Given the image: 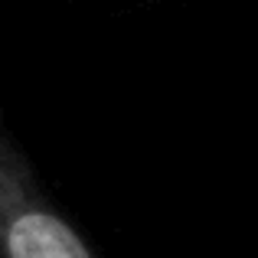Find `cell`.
I'll use <instances>...</instances> for the list:
<instances>
[{"instance_id":"obj_1","label":"cell","mask_w":258,"mask_h":258,"mask_svg":"<svg viewBox=\"0 0 258 258\" xmlns=\"http://www.w3.org/2000/svg\"><path fill=\"white\" fill-rule=\"evenodd\" d=\"M0 258H98L0 124Z\"/></svg>"}]
</instances>
